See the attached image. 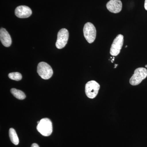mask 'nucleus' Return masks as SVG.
Returning <instances> with one entry per match:
<instances>
[{
  "instance_id": "obj_8",
  "label": "nucleus",
  "mask_w": 147,
  "mask_h": 147,
  "mask_svg": "<svg viewBox=\"0 0 147 147\" xmlns=\"http://www.w3.org/2000/svg\"><path fill=\"white\" fill-rule=\"evenodd\" d=\"M32 14L31 9L26 5H21L17 7L15 10V15L19 18H27L30 17Z\"/></svg>"
},
{
  "instance_id": "obj_2",
  "label": "nucleus",
  "mask_w": 147,
  "mask_h": 147,
  "mask_svg": "<svg viewBox=\"0 0 147 147\" xmlns=\"http://www.w3.org/2000/svg\"><path fill=\"white\" fill-rule=\"evenodd\" d=\"M147 76V69L144 67L136 69L134 74L129 79V83L132 86H137L142 83Z\"/></svg>"
},
{
  "instance_id": "obj_16",
  "label": "nucleus",
  "mask_w": 147,
  "mask_h": 147,
  "mask_svg": "<svg viewBox=\"0 0 147 147\" xmlns=\"http://www.w3.org/2000/svg\"><path fill=\"white\" fill-rule=\"evenodd\" d=\"M115 68H116V67H117V65H116V64H115Z\"/></svg>"
},
{
  "instance_id": "obj_1",
  "label": "nucleus",
  "mask_w": 147,
  "mask_h": 147,
  "mask_svg": "<svg viewBox=\"0 0 147 147\" xmlns=\"http://www.w3.org/2000/svg\"><path fill=\"white\" fill-rule=\"evenodd\" d=\"M38 131L45 137L50 136L53 132V124L50 119L43 118L40 120L37 126Z\"/></svg>"
},
{
  "instance_id": "obj_10",
  "label": "nucleus",
  "mask_w": 147,
  "mask_h": 147,
  "mask_svg": "<svg viewBox=\"0 0 147 147\" xmlns=\"http://www.w3.org/2000/svg\"><path fill=\"white\" fill-rule=\"evenodd\" d=\"M0 40L3 45L9 47L11 44V38L10 35L6 29L1 28L0 30Z\"/></svg>"
},
{
  "instance_id": "obj_7",
  "label": "nucleus",
  "mask_w": 147,
  "mask_h": 147,
  "mask_svg": "<svg viewBox=\"0 0 147 147\" xmlns=\"http://www.w3.org/2000/svg\"><path fill=\"white\" fill-rule=\"evenodd\" d=\"M69 38V32L67 29L63 28L58 32L57 39L56 42V47L59 49L65 47Z\"/></svg>"
},
{
  "instance_id": "obj_3",
  "label": "nucleus",
  "mask_w": 147,
  "mask_h": 147,
  "mask_svg": "<svg viewBox=\"0 0 147 147\" xmlns=\"http://www.w3.org/2000/svg\"><path fill=\"white\" fill-rule=\"evenodd\" d=\"M83 31L84 37L89 43L94 42L96 37V30L93 24L90 22L85 24Z\"/></svg>"
},
{
  "instance_id": "obj_5",
  "label": "nucleus",
  "mask_w": 147,
  "mask_h": 147,
  "mask_svg": "<svg viewBox=\"0 0 147 147\" xmlns=\"http://www.w3.org/2000/svg\"><path fill=\"white\" fill-rule=\"evenodd\" d=\"M100 88L99 84L95 81H89L85 86V92L89 98H94L96 97Z\"/></svg>"
},
{
  "instance_id": "obj_17",
  "label": "nucleus",
  "mask_w": 147,
  "mask_h": 147,
  "mask_svg": "<svg viewBox=\"0 0 147 147\" xmlns=\"http://www.w3.org/2000/svg\"><path fill=\"white\" fill-rule=\"evenodd\" d=\"M145 67H146V68H147V65H146V66H145Z\"/></svg>"
},
{
  "instance_id": "obj_9",
  "label": "nucleus",
  "mask_w": 147,
  "mask_h": 147,
  "mask_svg": "<svg viewBox=\"0 0 147 147\" xmlns=\"http://www.w3.org/2000/svg\"><path fill=\"white\" fill-rule=\"evenodd\" d=\"M106 7L110 12L118 13L122 8V3L120 0H110L107 3Z\"/></svg>"
},
{
  "instance_id": "obj_12",
  "label": "nucleus",
  "mask_w": 147,
  "mask_h": 147,
  "mask_svg": "<svg viewBox=\"0 0 147 147\" xmlns=\"http://www.w3.org/2000/svg\"><path fill=\"white\" fill-rule=\"evenodd\" d=\"M11 92L14 97L19 100H23L26 98V95L24 92L20 90H17L15 88H12L11 90Z\"/></svg>"
},
{
  "instance_id": "obj_6",
  "label": "nucleus",
  "mask_w": 147,
  "mask_h": 147,
  "mask_svg": "<svg viewBox=\"0 0 147 147\" xmlns=\"http://www.w3.org/2000/svg\"><path fill=\"white\" fill-rule=\"evenodd\" d=\"M123 36L119 34L114 39L110 48V54L113 56H117L120 53L123 44Z\"/></svg>"
},
{
  "instance_id": "obj_15",
  "label": "nucleus",
  "mask_w": 147,
  "mask_h": 147,
  "mask_svg": "<svg viewBox=\"0 0 147 147\" xmlns=\"http://www.w3.org/2000/svg\"><path fill=\"white\" fill-rule=\"evenodd\" d=\"M31 147H39L38 145L36 144H32Z\"/></svg>"
},
{
  "instance_id": "obj_13",
  "label": "nucleus",
  "mask_w": 147,
  "mask_h": 147,
  "mask_svg": "<svg viewBox=\"0 0 147 147\" xmlns=\"http://www.w3.org/2000/svg\"><path fill=\"white\" fill-rule=\"evenodd\" d=\"M8 77L11 80L16 81H20L22 78L21 74L18 72H11L9 73L8 74Z\"/></svg>"
},
{
  "instance_id": "obj_14",
  "label": "nucleus",
  "mask_w": 147,
  "mask_h": 147,
  "mask_svg": "<svg viewBox=\"0 0 147 147\" xmlns=\"http://www.w3.org/2000/svg\"><path fill=\"white\" fill-rule=\"evenodd\" d=\"M144 7L146 10L147 11V0H145Z\"/></svg>"
},
{
  "instance_id": "obj_11",
  "label": "nucleus",
  "mask_w": 147,
  "mask_h": 147,
  "mask_svg": "<svg viewBox=\"0 0 147 147\" xmlns=\"http://www.w3.org/2000/svg\"><path fill=\"white\" fill-rule=\"evenodd\" d=\"M9 137L11 141L14 145H17L19 144V139L14 129L10 128L9 130Z\"/></svg>"
},
{
  "instance_id": "obj_4",
  "label": "nucleus",
  "mask_w": 147,
  "mask_h": 147,
  "mask_svg": "<svg viewBox=\"0 0 147 147\" xmlns=\"http://www.w3.org/2000/svg\"><path fill=\"white\" fill-rule=\"evenodd\" d=\"M37 73L42 79L47 80L53 76V71L49 64L44 62H41L38 65Z\"/></svg>"
}]
</instances>
